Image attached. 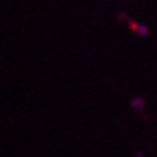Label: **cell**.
<instances>
[{"label": "cell", "instance_id": "obj_1", "mask_svg": "<svg viewBox=\"0 0 157 157\" xmlns=\"http://www.w3.org/2000/svg\"><path fill=\"white\" fill-rule=\"evenodd\" d=\"M128 26H130V29L133 30L134 33L140 35V36H146V35L148 33V29L146 28L144 25L136 22V20H128Z\"/></svg>", "mask_w": 157, "mask_h": 157}, {"label": "cell", "instance_id": "obj_2", "mask_svg": "<svg viewBox=\"0 0 157 157\" xmlns=\"http://www.w3.org/2000/svg\"><path fill=\"white\" fill-rule=\"evenodd\" d=\"M131 107H133L134 109H137V111H141V109L144 108V100L143 98H134L133 102H131Z\"/></svg>", "mask_w": 157, "mask_h": 157}]
</instances>
